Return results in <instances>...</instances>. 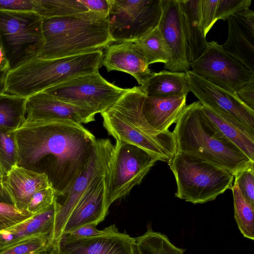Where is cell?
I'll return each mask as SVG.
<instances>
[{"label": "cell", "mask_w": 254, "mask_h": 254, "mask_svg": "<svg viewBox=\"0 0 254 254\" xmlns=\"http://www.w3.org/2000/svg\"><path fill=\"white\" fill-rule=\"evenodd\" d=\"M16 131V165L45 174L56 198L86 168L97 140L82 124L71 121L24 122Z\"/></svg>", "instance_id": "obj_1"}, {"label": "cell", "mask_w": 254, "mask_h": 254, "mask_svg": "<svg viewBox=\"0 0 254 254\" xmlns=\"http://www.w3.org/2000/svg\"><path fill=\"white\" fill-rule=\"evenodd\" d=\"M177 152L201 159L224 168L234 176L254 167L251 161L205 114L198 101L186 106L173 130Z\"/></svg>", "instance_id": "obj_2"}, {"label": "cell", "mask_w": 254, "mask_h": 254, "mask_svg": "<svg viewBox=\"0 0 254 254\" xmlns=\"http://www.w3.org/2000/svg\"><path fill=\"white\" fill-rule=\"evenodd\" d=\"M145 97L140 86L129 88L100 114L103 127L116 141L139 147L169 164L177 152L174 133L159 132L148 123L142 111Z\"/></svg>", "instance_id": "obj_3"}, {"label": "cell", "mask_w": 254, "mask_h": 254, "mask_svg": "<svg viewBox=\"0 0 254 254\" xmlns=\"http://www.w3.org/2000/svg\"><path fill=\"white\" fill-rule=\"evenodd\" d=\"M43 18L44 45L38 57L57 59L105 49L112 42L107 16L88 11Z\"/></svg>", "instance_id": "obj_4"}, {"label": "cell", "mask_w": 254, "mask_h": 254, "mask_svg": "<svg viewBox=\"0 0 254 254\" xmlns=\"http://www.w3.org/2000/svg\"><path fill=\"white\" fill-rule=\"evenodd\" d=\"M103 57L102 50H98L57 59H32L8 71L5 93L27 98L74 78L98 72Z\"/></svg>", "instance_id": "obj_5"}, {"label": "cell", "mask_w": 254, "mask_h": 254, "mask_svg": "<svg viewBox=\"0 0 254 254\" xmlns=\"http://www.w3.org/2000/svg\"><path fill=\"white\" fill-rule=\"evenodd\" d=\"M168 165L177 183L175 197L186 201L204 203L232 188L231 173L201 159L176 152Z\"/></svg>", "instance_id": "obj_6"}, {"label": "cell", "mask_w": 254, "mask_h": 254, "mask_svg": "<svg viewBox=\"0 0 254 254\" xmlns=\"http://www.w3.org/2000/svg\"><path fill=\"white\" fill-rule=\"evenodd\" d=\"M42 21L34 12L0 11V43L10 70L39 56L45 43Z\"/></svg>", "instance_id": "obj_7"}, {"label": "cell", "mask_w": 254, "mask_h": 254, "mask_svg": "<svg viewBox=\"0 0 254 254\" xmlns=\"http://www.w3.org/2000/svg\"><path fill=\"white\" fill-rule=\"evenodd\" d=\"M158 161V157L139 147L116 141L105 176L107 208L139 185Z\"/></svg>", "instance_id": "obj_8"}, {"label": "cell", "mask_w": 254, "mask_h": 254, "mask_svg": "<svg viewBox=\"0 0 254 254\" xmlns=\"http://www.w3.org/2000/svg\"><path fill=\"white\" fill-rule=\"evenodd\" d=\"M107 16L112 42L135 41L157 27L161 0H109Z\"/></svg>", "instance_id": "obj_9"}, {"label": "cell", "mask_w": 254, "mask_h": 254, "mask_svg": "<svg viewBox=\"0 0 254 254\" xmlns=\"http://www.w3.org/2000/svg\"><path fill=\"white\" fill-rule=\"evenodd\" d=\"M190 67L201 77L233 93L254 82V72L214 41L207 42Z\"/></svg>", "instance_id": "obj_10"}, {"label": "cell", "mask_w": 254, "mask_h": 254, "mask_svg": "<svg viewBox=\"0 0 254 254\" xmlns=\"http://www.w3.org/2000/svg\"><path fill=\"white\" fill-rule=\"evenodd\" d=\"M128 89L108 82L97 72L74 78L43 92L96 114L106 111Z\"/></svg>", "instance_id": "obj_11"}, {"label": "cell", "mask_w": 254, "mask_h": 254, "mask_svg": "<svg viewBox=\"0 0 254 254\" xmlns=\"http://www.w3.org/2000/svg\"><path fill=\"white\" fill-rule=\"evenodd\" d=\"M113 148L110 139H97L91 158L86 168L64 194L56 198L58 209L51 237L52 245L62 236L71 211L93 180L97 176L106 175Z\"/></svg>", "instance_id": "obj_12"}, {"label": "cell", "mask_w": 254, "mask_h": 254, "mask_svg": "<svg viewBox=\"0 0 254 254\" xmlns=\"http://www.w3.org/2000/svg\"><path fill=\"white\" fill-rule=\"evenodd\" d=\"M185 73L190 91L203 106L234 120L254 133V111L242 103L236 93L216 85L191 70Z\"/></svg>", "instance_id": "obj_13"}, {"label": "cell", "mask_w": 254, "mask_h": 254, "mask_svg": "<svg viewBox=\"0 0 254 254\" xmlns=\"http://www.w3.org/2000/svg\"><path fill=\"white\" fill-rule=\"evenodd\" d=\"M52 247L56 254H138L135 238L120 232L115 224L93 237L79 238L63 234Z\"/></svg>", "instance_id": "obj_14"}, {"label": "cell", "mask_w": 254, "mask_h": 254, "mask_svg": "<svg viewBox=\"0 0 254 254\" xmlns=\"http://www.w3.org/2000/svg\"><path fill=\"white\" fill-rule=\"evenodd\" d=\"M92 111L60 100L45 92L27 98L26 123L71 121L88 124L95 121Z\"/></svg>", "instance_id": "obj_15"}, {"label": "cell", "mask_w": 254, "mask_h": 254, "mask_svg": "<svg viewBox=\"0 0 254 254\" xmlns=\"http://www.w3.org/2000/svg\"><path fill=\"white\" fill-rule=\"evenodd\" d=\"M162 13L157 27L171 53L164 67L171 71L190 70L178 0H161Z\"/></svg>", "instance_id": "obj_16"}, {"label": "cell", "mask_w": 254, "mask_h": 254, "mask_svg": "<svg viewBox=\"0 0 254 254\" xmlns=\"http://www.w3.org/2000/svg\"><path fill=\"white\" fill-rule=\"evenodd\" d=\"M105 176L93 180L71 211L63 234L87 224L97 225L105 219L109 211L106 205Z\"/></svg>", "instance_id": "obj_17"}, {"label": "cell", "mask_w": 254, "mask_h": 254, "mask_svg": "<svg viewBox=\"0 0 254 254\" xmlns=\"http://www.w3.org/2000/svg\"><path fill=\"white\" fill-rule=\"evenodd\" d=\"M226 20L228 36L222 48L254 72V10L246 9Z\"/></svg>", "instance_id": "obj_18"}, {"label": "cell", "mask_w": 254, "mask_h": 254, "mask_svg": "<svg viewBox=\"0 0 254 254\" xmlns=\"http://www.w3.org/2000/svg\"><path fill=\"white\" fill-rule=\"evenodd\" d=\"M101 64L108 72L117 70L127 73L143 86L153 72L135 41L116 42L105 48Z\"/></svg>", "instance_id": "obj_19"}, {"label": "cell", "mask_w": 254, "mask_h": 254, "mask_svg": "<svg viewBox=\"0 0 254 254\" xmlns=\"http://www.w3.org/2000/svg\"><path fill=\"white\" fill-rule=\"evenodd\" d=\"M3 182L14 206L22 210H27L29 201L36 191L52 187L45 174L38 173L17 165L13 166L4 176Z\"/></svg>", "instance_id": "obj_20"}, {"label": "cell", "mask_w": 254, "mask_h": 254, "mask_svg": "<svg viewBox=\"0 0 254 254\" xmlns=\"http://www.w3.org/2000/svg\"><path fill=\"white\" fill-rule=\"evenodd\" d=\"M187 95L169 97L146 96L142 104L143 115L156 130L163 132L176 123L186 106Z\"/></svg>", "instance_id": "obj_21"}, {"label": "cell", "mask_w": 254, "mask_h": 254, "mask_svg": "<svg viewBox=\"0 0 254 254\" xmlns=\"http://www.w3.org/2000/svg\"><path fill=\"white\" fill-rule=\"evenodd\" d=\"M58 209V204L56 199L44 211L0 232V250L36 235L50 236L51 239Z\"/></svg>", "instance_id": "obj_22"}, {"label": "cell", "mask_w": 254, "mask_h": 254, "mask_svg": "<svg viewBox=\"0 0 254 254\" xmlns=\"http://www.w3.org/2000/svg\"><path fill=\"white\" fill-rule=\"evenodd\" d=\"M189 63L203 52L207 41L202 30L200 0H178Z\"/></svg>", "instance_id": "obj_23"}, {"label": "cell", "mask_w": 254, "mask_h": 254, "mask_svg": "<svg viewBox=\"0 0 254 254\" xmlns=\"http://www.w3.org/2000/svg\"><path fill=\"white\" fill-rule=\"evenodd\" d=\"M140 87L146 96H187L190 92L185 72L167 70L153 72L146 82Z\"/></svg>", "instance_id": "obj_24"}, {"label": "cell", "mask_w": 254, "mask_h": 254, "mask_svg": "<svg viewBox=\"0 0 254 254\" xmlns=\"http://www.w3.org/2000/svg\"><path fill=\"white\" fill-rule=\"evenodd\" d=\"M208 118L230 141L254 162V133L234 120L202 106Z\"/></svg>", "instance_id": "obj_25"}, {"label": "cell", "mask_w": 254, "mask_h": 254, "mask_svg": "<svg viewBox=\"0 0 254 254\" xmlns=\"http://www.w3.org/2000/svg\"><path fill=\"white\" fill-rule=\"evenodd\" d=\"M27 98L8 93L0 95V129L17 130L26 120Z\"/></svg>", "instance_id": "obj_26"}, {"label": "cell", "mask_w": 254, "mask_h": 254, "mask_svg": "<svg viewBox=\"0 0 254 254\" xmlns=\"http://www.w3.org/2000/svg\"><path fill=\"white\" fill-rule=\"evenodd\" d=\"M138 254H184L185 250L173 245L164 234L148 226L143 235L135 238Z\"/></svg>", "instance_id": "obj_27"}, {"label": "cell", "mask_w": 254, "mask_h": 254, "mask_svg": "<svg viewBox=\"0 0 254 254\" xmlns=\"http://www.w3.org/2000/svg\"><path fill=\"white\" fill-rule=\"evenodd\" d=\"M135 41L148 65L156 63H162L165 65L170 62V50L158 27Z\"/></svg>", "instance_id": "obj_28"}, {"label": "cell", "mask_w": 254, "mask_h": 254, "mask_svg": "<svg viewBox=\"0 0 254 254\" xmlns=\"http://www.w3.org/2000/svg\"><path fill=\"white\" fill-rule=\"evenodd\" d=\"M88 11L83 0H36L35 13L42 18H49Z\"/></svg>", "instance_id": "obj_29"}, {"label": "cell", "mask_w": 254, "mask_h": 254, "mask_svg": "<svg viewBox=\"0 0 254 254\" xmlns=\"http://www.w3.org/2000/svg\"><path fill=\"white\" fill-rule=\"evenodd\" d=\"M233 192L234 217L238 227L244 237L254 239V207L252 206L241 193L235 184L231 189Z\"/></svg>", "instance_id": "obj_30"}, {"label": "cell", "mask_w": 254, "mask_h": 254, "mask_svg": "<svg viewBox=\"0 0 254 254\" xmlns=\"http://www.w3.org/2000/svg\"><path fill=\"white\" fill-rule=\"evenodd\" d=\"M50 236L36 235L0 250V254H47L52 248Z\"/></svg>", "instance_id": "obj_31"}, {"label": "cell", "mask_w": 254, "mask_h": 254, "mask_svg": "<svg viewBox=\"0 0 254 254\" xmlns=\"http://www.w3.org/2000/svg\"><path fill=\"white\" fill-rule=\"evenodd\" d=\"M16 131L0 129V168L4 177L17 163L18 147Z\"/></svg>", "instance_id": "obj_32"}, {"label": "cell", "mask_w": 254, "mask_h": 254, "mask_svg": "<svg viewBox=\"0 0 254 254\" xmlns=\"http://www.w3.org/2000/svg\"><path fill=\"white\" fill-rule=\"evenodd\" d=\"M34 214L13 205L0 202V232L22 222Z\"/></svg>", "instance_id": "obj_33"}, {"label": "cell", "mask_w": 254, "mask_h": 254, "mask_svg": "<svg viewBox=\"0 0 254 254\" xmlns=\"http://www.w3.org/2000/svg\"><path fill=\"white\" fill-rule=\"evenodd\" d=\"M56 199V192L52 187L40 190L31 197L27 210L34 215L37 214L49 208Z\"/></svg>", "instance_id": "obj_34"}, {"label": "cell", "mask_w": 254, "mask_h": 254, "mask_svg": "<svg viewBox=\"0 0 254 254\" xmlns=\"http://www.w3.org/2000/svg\"><path fill=\"white\" fill-rule=\"evenodd\" d=\"M234 177V184L247 201L254 207V167L243 170Z\"/></svg>", "instance_id": "obj_35"}, {"label": "cell", "mask_w": 254, "mask_h": 254, "mask_svg": "<svg viewBox=\"0 0 254 254\" xmlns=\"http://www.w3.org/2000/svg\"><path fill=\"white\" fill-rule=\"evenodd\" d=\"M251 3L252 0H218L216 21H225L230 16L249 8Z\"/></svg>", "instance_id": "obj_36"}, {"label": "cell", "mask_w": 254, "mask_h": 254, "mask_svg": "<svg viewBox=\"0 0 254 254\" xmlns=\"http://www.w3.org/2000/svg\"><path fill=\"white\" fill-rule=\"evenodd\" d=\"M217 1L218 0H200V24L205 36L216 21Z\"/></svg>", "instance_id": "obj_37"}, {"label": "cell", "mask_w": 254, "mask_h": 254, "mask_svg": "<svg viewBox=\"0 0 254 254\" xmlns=\"http://www.w3.org/2000/svg\"><path fill=\"white\" fill-rule=\"evenodd\" d=\"M36 0H0V11L35 13Z\"/></svg>", "instance_id": "obj_38"}, {"label": "cell", "mask_w": 254, "mask_h": 254, "mask_svg": "<svg viewBox=\"0 0 254 254\" xmlns=\"http://www.w3.org/2000/svg\"><path fill=\"white\" fill-rule=\"evenodd\" d=\"M236 94L242 103L254 111V82L237 91Z\"/></svg>", "instance_id": "obj_39"}, {"label": "cell", "mask_w": 254, "mask_h": 254, "mask_svg": "<svg viewBox=\"0 0 254 254\" xmlns=\"http://www.w3.org/2000/svg\"><path fill=\"white\" fill-rule=\"evenodd\" d=\"M96 226L97 225L95 224H87L67 234L73 237L79 238L95 236L103 232V230L97 229Z\"/></svg>", "instance_id": "obj_40"}, {"label": "cell", "mask_w": 254, "mask_h": 254, "mask_svg": "<svg viewBox=\"0 0 254 254\" xmlns=\"http://www.w3.org/2000/svg\"><path fill=\"white\" fill-rule=\"evenodd\" d=\"M89 11L103 14L106 16L109 9V0H83Z\"/></svg>", "instance_id": "obj_41"}, {"label": "cell", "mask_w": 254, "mask_h": 254, "mask_svg": "<svg viewBox=\"0 0 254 254\" xmlns=\"http://www.w3.org/2000/svg\"><path fill=\"white\" fill-rule=\"evenodd\" d=\"M0 202L13 205V201L4 185L3 178L1 177H0Z\"/></svg>", "instance_id": "obj_42"}, {"label": "cell", "mask_w": 254, "mask_h": 254, "mask_svg": "<svg viewBox=\"0 0 254 254\" xmlns=\"http://www.w3.org/2000/svg\"><path fill=\"white\" fill-rule=\"evenodd\" d=\"M0 69L8 71L10 70L8 61L6 58L4 52L0 43Z\"/></svg>", "instance_id": "obj_43"}, {"label": "cell", "mask_w": 254, "mask_h": 254, "mask_svg": "<svg viewBox=\"0 0 254 254\" xmlns=\"http://www.w3.org/2000/svg\"><path fill=\"white\" fill-rule=\"evenodd\" d=\"M8 71L0 69V95L5 93L6 78Z\"/></svg>", "instance_id": "obj_44"}, {"label": "cell", "mask_w": 254, "mask_h": 254, "mask_svg": "<svg viewBox=\"0 0 254 254\" xmlns=\"http://www.w3.org/2000/svg\"><path fill=\"white\" fill-rule=\"evenodd\" d=\"M0 177L3 178H4V175L3 174V173H2L0 168Z\"/></svg>", "instance_id": "obj_45"}, {"label": "cell", "mask_w": 254, "mask_h": 254, "mask_svg": "<svg viewBox=\"0 0 254 254\" xmlns=\"http://www.w3.org/2000/svg\"><path fill=\"white\" fill-rule=\"evenodd\" d=\"M53 252V250L52 248V249L47 254H52Z\"/></svg>", "instance_id": "obj_46"}, {"label": "cell", "mask_w": 254, "mask_h": 254, "mask_svg": "<svg viewBox=\"0 0 254 254\" xmlns=\"http://www.w3.org/2000/svg\"><path fill=\"white\" fill-rule=\"evenodd\" d=\"M52 254H55V253H54V251H53Z\"/></svg>", "instance_id": "obj_47"}, {"label": "cell", "mask_w": 254, "mask_h": 254, "mask_svg": "<svg viewBox=\"0 0 254 254\" xmlns=\"http://www.w3.org/2000/svg\"><path fill=\"white\" fill-rule=\"evenodd\" d=\"M0 249H1V248H0Z\"/></svg>", "instance_id": "obj_48"}]
</instances>
